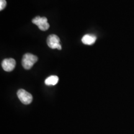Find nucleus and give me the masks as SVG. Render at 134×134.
Here are the masks:
<instances>
[{"label": "nucleus", "mask_w": 134, "mask_h": 134, "mask_svg": "<svg viewBox=\"0 0 134 134\" xmlns=\"http://www.w3.org/2000/svg\"><path fill=\"white\" fill-rule=\"evenodd\" d=\"M37 60L38 57L36 55L27 53L23 56L22 59V65L26 70H29L37 62Z\"/></svg>", "instance_id": "1"}, {"label": "nucleus", "mask_w": 134, "mask_h": 134, "mask_svg": "<svg viewBox=\"0 0 134 134\" xmlns=\"http://www.w3.org/2000/svg\"><path fill=\"white\" fill-rule=\"evenodd\" d=\"M33 24H36L39 28L40 30L42 31H46L48 29L50 25L48 23L47 19L46 17L37 16L32 20Z\"/></svg>", "instance_id": "2"}, {"label": "nucleus", "mask_w": 134, "mask_h": 134, "mask_svg": "<svg viewBox=\"0 0 134 134\" xmlns=\"http://www.w3.org/2000/svg\"><path fill=\"white\" fill-rule=\"evenodd\" d=\"M17 95H18V98L21 100V103L24 104H29L32 101V96L23 89H21L17 92Z\"/></svg>", "instance_id": "3"}, {"label": "nucleus", "mask_w": 134, "mask_h": 134, "mask_svg": "<svg viewBox=\"0 0 134 134\" xmlns=\"http://www.w3.org/2000/svg\"><path fill=\"white\" fill-rule=\"evenodd\" d=\"M47 43L48 46L52 49H55V48H57L58 50L62 49L60 38L57 35H50L47 39Z\"/></svg>", "instance_id": "4"}, {"label": "nucleus", "mask_w": 134, "mask_h": 134, "mask_svg": "<svg viewBox=\"0 0 134 134\" xmlns=\"http://www.w3.org/2000/svg\"><path fill=\"white\" fill-rule=\"evenodd\" d=\"M1 65L4 71L9 72L13 71L16 66V61L13 58H6L3 60Z\"/></svg>", "instance_id": "5"}, {"label": "nucleus", "mask_w": 134, "mask_h": 134, "mask_svg": "<svg viewBox=\"0 0 134 134\" xmlns=\"http://www.w3.org/2000/svg\"><path fill=\"white\" fill-rule=\"evenodd\" d=\"M96 36L93 34H86L82 38L81 41L85 45H93L96 41Z\"/></svg>", "instance_id": "6"}, {"label": "nucleus", "mask_w": 134, "mask_h": 134, "mask_svg": "<svg viewBox=\"0 0 134 134\" xmlns=\"http://www.w3.org/2000/svg\"><path fill=\"white\" fill-rule=\"evenodd\" d=\"M58 82V77L57 76H50L48 77L45 81V83L47 86H54Z\"/></svg>", "instance_id": "7"}, {"label": "nucleus", "mask_w": 134, "mask_h": 134, "mask_svg": "<svg viewBox=\"0 0 134 134\" xmlns=\"http://www.w3.org/2000/svg\"><path fill=\"white\" fill-rule=\"evenodd\" d=\"M6 0H0V10L2 11L4 9V8L6 6Z\"/></svg>", "instance_id": "8"}]
</instances>
